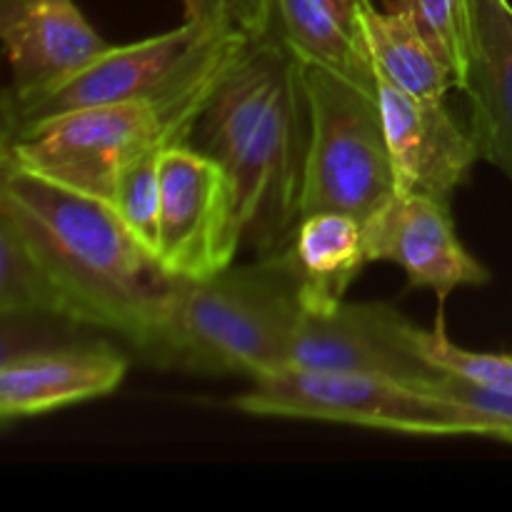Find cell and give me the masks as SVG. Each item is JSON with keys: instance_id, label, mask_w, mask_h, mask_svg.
I'll return each mask as SVG.
<instances>
[{"instance_id": "cell-10", "label": "cell", "mask_w": 512, "mask_h": 512, "mask_svg": "<svg viewBox=\"0 0 512 512\" xmlns=\"http://www.w3.org/2000/svg\"><path fill=\"white\" fill-rule=\"evenodd\" d=\"M368 263L388 260L408 275V288H428L443 303L455 288L485 285L490 270L460 243L448 200L395 193L363 223Z\"/></svg>"}, {"instance_id": "cell-12", "label": "cell", "mask_w": 512, "mask_h": 512, "mask_svg": "<svg viewBox=\"0 0 512 512\" xmlns=\"http://www.w3.org/2000/svg\"><path fill=\"white\" fill-rule=\"evenodd\" d=\"M378 100L398 193L450 200L480 158L470 130L460 128L445 100L410 95L383 75H378Z\"/></svg>"}, {"instance_id": "cell-23", "label": "cell", "mask_w": 512, "mask_h": 512, "mask_svg": "<svg viewBox=\"0 0 512 512\" xmlns=\"http://www.w3.org/2000/svg\"><path fill=\"white\" fill-rule=\"evenodd\" d=\"M185 23L260 40L275 30V0H183Z\"/></svg>"}, {"instance_id": "cell-19", "label": "cell", "mask_w": 512, "mask_h": 512, "mask_svg": "<svg viewBox=\"0 0 512 512\" xmlns=\"http://www.w3.org/2000/svg\"><path fill=\"white\" fill-rule=\"evenodd\" d=\"M418 390L450 405L463 435L512 443V393L485 388V385L460 378L455 373H443V370L423 380Z\"/></svg>"}, {"instance_id": "cell-16", "label": "cell", "mask_w": 512, "mask_h": 512, "mask_svg": "<svg viewBox=\"0 0 512 512\" xmlns=\"http://www.w3.org/2000/svg\"><path fill=\"white\" fill-rule=\"evenodd\" d=\"M280 255L298 278L300 308L328 310L368 265L363 223L333 210L305 215Z\"/></svg>"}, {"instance_id": "cell-18", "label": "cell", "mask_w": 512, "mask_h": 512, "mask_svg": "<svg viewBox=\"0 0 512 512\" xmlns=\"http://www.w3.org/2000/svg\"><path fill=\"white\" fill-rule=\"evenodd\" d=\"M0 313L3 318L55 315L70 320L58 283L5 213H0Z\"/></svg>"}, {"instance_id": "cell-6", "label": "cell", "mask_w": 512, "mask_h": 512, "mask_svg": "<svg viewBox=\"0 0 512 512\" xmlns=\"http://www.w3.org/2000/svg\"><path fill=\"white\" fill-rule=\"evenodd\" d=\"M165 145H178V138L155 105H88L3 128V165L113 203L125 165Z\"/></svg>"}, {"instance_id": "cell-4", "label": "cell", "mask_w": 512, "mask_h": 512, "mask_svg": "<svg viewBox=\"0 0 512 512\" xmlns=\"http://www.w3.org/2000/svg\"><path fill=\"white\" fill-rule=\"evenodd\" d=\"M250 43L240 33L183 23L170 33L110 48L68 83L28 103L3 98V128L88 105L150 103L168 120L178 143H190L200 113Z\"/></svg>"}, {"instance_id": "cell-15", "label": "cell", "mask_w": 512, "mask_h": 512, "mask_svg": "<svg viewBox=\"0 0 512 512\" xmlns=\"http://www.w3.org/2000/svg\"><path fill=\"white\" fill-rule=\"evenodd\" d=\"M275 30L303 65L378 90L358 0H275Z\"/></svg>"}, {"instance_id": "cell-9", "label": "cell", "mask_w": 512, "mask_h": 512, "mask_svg": "<svg viewBox=\"0 0 512 512\" xmlns=\"http://www.w3.org/2000/svg\"><path fill=\"white\" fill-rule=\"evenodd\" d=\"M415 328L393 305L338 303L300 310L285 368L358 373L418 388L438 370L420 355Z\"/></svg>"}, {"instance_id": "cell-14", "label": "cell", "mask_w": 512, "mask_h": 512, "mask_svg": "<svg viewBox=\"0 0 512 512\" xmlns=\"http://www.w3.org/2000/svg\"><path fill=\"white\" fill-rule=\"evenodd\" d=\"M125 370L128 360L105 343L5 358L0 365V415L3 420L33 418L103 398L123 383Z\"/></svg>"}, {"instance_id": "cell-5", "label": "cell", "mask_w": 512, "mask_h": 512, "mask_svg": "<svg viewBox=\"0 0 512 512\" xmlns=\"http://www.w3.org/2000/svg\"><path fill=\"white\" fill-rule=\"evenodd\" d=\"M303 75L310 145L300 218L333 210L365 223L398 193L378 90L315 65Z\"/></svg>"}, {"instance_id": "cell-7", "label": "cell", "mask_w": 512, "mask_h": 512, "mask_svg": "<svg viewBox=\"0 0 512 512\" xmlns=\"http://www.w3.org/2000/svg\"><path fill=\"white\" fill-rule=\"evenodd\" d=\"M235 410L260 418L328 420L403 435H463L443 400L395 380L330 370L283 368L255 378L230 400Z\"/></svg>"}, {"instance_id": "cell-13", "label": "cell", "mask_w": 512, "mask_h": 512, "mask_svg": "<svg viewBox=\"0 0 512 512\" xmlns=\"http://www.w3.org/2000/svg\"><path fill=\"white\" fill-rule=\"evenodd\" d=\"M468 68L458 88L470 100L478 155L512 180V3L468 0Z\"/></svg>"}, {"instance_id": "cell-2", "label": "cell", "mask_w": 512, "mask_h": 512, "mask_svg": "<svg viewBox=\"0 0 512 512\" xmlns=\"http://www.w3.org/2000/svg\"><path fill=\"white\" fill-rule=\"evenodd\" d=\"M8 215L68 303L73 323L113 330L143 350L170 308V275L105 200L3 165Z\"/></svg>"}, {"instance_id": "cell-17", "label": "cell", "mask_w": 512, "mask_h": 512, "mask_svg": "<svg viewBox=\"0 0 512 512\" xmlns=\"http://www.w3.org/2000/svg\"><path fill=\"white\" fill-rule=\"evenodd\" d=\"M358 10L375 73L408 90L410 95L428 100H445L450 88H458L453 70L440 58L408 10L395 5L383 13L370 0H358Z\"/></svg>"}, {"instance_id": "cell-1", "label": "cell", "mask_w": 512, "mask_h": 512, "mask_svg": "<svg viewBox=\"0 0 512 512\" xmlns=\"http://www.w3.org/2000/svg\"><path fill=\"white\" fill-rule=\"evenodd\" d=\"M188 145L228 170L243 240L263 258L283 253L300 223L310 103L303 63L278 30L235 60Z\"/></svg>"}, {"instance_id": "cell-22", "label": "cell", "mask_w": 512, "mask_h": 512, "mask_svg": "<svg viewBox=\"0 0 512 512\" xmlns=\"http://www.w3.org/2000/svg\"><path fill=\"white\" fill-rule=\"evenodd\" d=\"M408 10L460 85L468 68V0H395Z\"/></svg>"}, {"instance_id": "cell-8", "label": "cell", "mask_w": 512, "mask_h": 512, "mask_svg": "<svg viewBox=\"0 0 512 512\" xmlns=\"http://www.w3.org/2000/svg\"><path fill=\"white\" fill-rule=\"evenodd\" d=\"M243 243L228 170L188 143L160 153L158 260L175 278L203 280L233 265Z\"/></svg>"}, {"instance_id": "cell-21", "label": "cell", "mask_w": 512, "mask_h": 512, "mask_svg": "<svg viewBox=\"0 0 512 512\" xmlns=\"http://www.w3.org/2000/svg\"><path fill=\"white\" fill-rule=\"evenodd\" d=\"M415 345L420 355L443 373H455L485 388L512 393V358L498 353H475L445 338L443 330L415 328Z\"/></svg>"}, {"instance_id": "cell-3", "label": "cell", "mask_w": 512, "mask_h": 512, "mask_svg": "<svg viewBox=\"0 0 512 512\" xmlns=\"http://www.w3.org/2000/svg\"><path fill=\"white\" fill-rule=\"evenodd\" d=\"M300 310L298 278L280 253L203 280L178 278L163 325L140 353L160 368L255 380L288 365Z\"/></svg>"}, {"instance_id": "cell-20", "label": "cell", "mask_w": 512, "mask_h": 512, "mask_svg": "<svg viewBox=\"0 0 512 512\" xmlns=\"http://www.w3.org/2000/svg\"><path fill=\"white\" fill-rule=\"evenodd\" d=\"M160 153L163 148H153L130 160L118 175L110 203L130 233L155 255L160 245Z\"/></svg>"}, {"instance_id": "cell-11", "label": "cell", "mask_w": 512, "mask_h": 512, "mask_svg": "<svg viewBox=\"0 0 512 512\" xmlns=\"http://www.w3.org/2000/svg\"><path fill=\"white\" fill-rule=\"evenodd\" d=\"M0 38L13 83L10 103H28L108 53L73 0H0Z\"/></svg>"}]
</instances>
